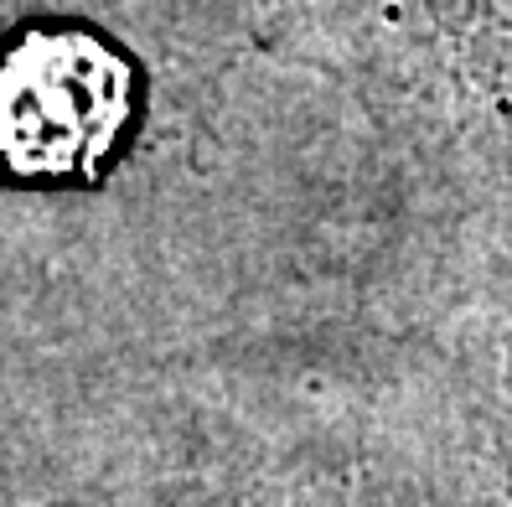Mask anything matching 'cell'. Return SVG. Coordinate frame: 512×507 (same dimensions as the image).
Wrapping results in <instances>:
<instances>
[{"instance_id":"6da1fadb","label":"cell","mask_w":512,"mask_h":507,"mask_svg":"<svg viewBox=\"0 0 512 507\" xmlns=\"http://www.w3.org/2000/svg\"><path fill=\"white\" fill-rule=\"evenodd\" d=\"M125 119V57L83 32H32L0 63V161L16 176H94Z\"/></svg>"}]
</instances>
